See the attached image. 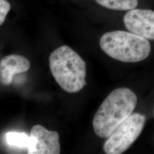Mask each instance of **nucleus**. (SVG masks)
Returning a JSON list of instances; mask_svg holds the SVG:
<instances>
[{
	"label": "nucleus",
	"instance_id": "3",
	"mask_svg": "<svg viewBox=\"0 0 154 154\" xmlns=\"http://www.w3.org/2000/svg\"><path fill=\"white\" fill-rule=\"evenodd\" d=\"M99 45L107 55L123 62L143 61L151 53V45L147 39L123 30L105 33Z\"/></svg>",
	"mask_w": 154,
	"mask_h": 154
},
{
	"label": "nucleus",
	"instance_id": "7",
	"mask_svg": "<svg viewBox=\"0 0 154 154\" xmlns=\"http://www.w3.org/2000/svg\"><path fill=\"white\" fill-rule=\"evenodd\" d=\"M30 67V61L22 55L11 54L4 57L0 62L1 83L5 86L10 85L14 75L26 72Z\"/></svg>",
	"mask_w": 154,
	"mask_h": 154
},
{
	"label": "nucleus",
	"instance_id": "10",
	"mask_svg": "<svg viewBox=\"0 0 154 154\" xmlns=\"http://www.w3.org/2000/svg\"><path fill=\"white\" fill-rule=\"evenodd\" d=\"M11 9V4L7 0H0V25H2Z\"/></svg>",
	"mask_w": 154,
	"mask_h": 154
},
{
	"label": "nucleus",
	"instance_id": "2",
	"mask_svg": "<svg viewBox=\"0 0 154 154\" xmlns=\"http://www.w3.org/2000/svg\"><path fill=\"white\" fill-rule=\"evenodd\" d=\"M49 66L56 82L67 93H75L86 86V63L69 46L54 50L50 55Z\"/></svg>",
	"mask_w": 154,
	"mask_h": 154
},
{
	"label": "nucleus",
	"instance_id": "4",
	"mask_svg": "<svg viewBox=\"0 0 154 154\" xmlns=\"http://www.w3.org/2000/svg\"><path fill=\"white\" fill-rule=\"evenodd\" d=\"M146 122V116L132 114L118 127L105 141L103 151L107 154H120L129 149L139 137Z\"/></svg>",
	"mask_w": 154,
	"mask_h": 154
},
{
	"label": "nucleus",
	"instance_id": "9",
	"mask_svg": "<svg viewBox=\"0 0 154 154\" xmlns=\"http://www.w3.org/2000/svg\"><path fill=\"white\" fill-rule=\"evenodd\" d=\"M6 140L9 146L19 148L28 149L30 143V137L23 132H8Z\"/></svg>",
	"mask_w": 154,
	"mask_h": 154
},
{
	"label": "nucleus",
	"instance_id": "8",
	"mask_svg": "<svg viewBox=\"0 0 154 154\" xmlns=\"http://www.w3.org/2000/svg\"><path fill=\"white\" fill-rule=\"evenodd\" d=\"M102 6L115 11H130L138 6V0H95Z\"/></svg>",
	"mask_w": 154,
	"mask_h": 154
},
{
	"label": "nucleus",
	"instance_id": "5",
	"mask_svg": "<svg viewBox=\"0 0 154 154\" xmlns=\"http://www.w3.org/2000/svg\"><path fill=\"white\" fill-rule=\"evenodd\" d=\"M29 154H59L61 152L60 136L54 131L37 125L32 127L30 134Z\"/></svg>",
	"mask_w": 154,
	"mask_h": 154
},
{
	"label": "nucleus",
	"instance_id": "1",
	"mask_svg": "<svg viewBox=\"0 0 154 154\" xmlns=\"http://www.w3.org/2000/svg\"><path fill=\"white\" fill-rule=\"evenodd\" d=\"M138 102L136 94L130 88H119L106 98L94 116L93 126L96 135L107 138L132 114Z\"/></svg>",
	"mask_w": 154,
	"mask_h": 154
},
{
	"label": "nucleus",
	"instance_id": "11",
	"mask_svg": "<svg viewBox=\"0 0 154 154\" xmlns=\"http://www.w3.org/2000/svg\"><path fill=\"white\" fill-rule=\"evenodd\" d=\"M153 113H154V111H153Z\"/></svg>",
	"mask_w": 154,
	"mask_h": 154
},
{
	"label": "nucleus",
	"instance_id": "6",
	"mask_svg": "<svg viewBox=\"0 0 154 154\" xmlns=\"http://www.w3.org/2000/svg\"><path fill=\"white\" fill-rule=\"evenodd\" d=\"M123 22L127 29L145 38L154 40V11L132 9L126 13Z\"/></svg>",
	"mask_w": 154,
	"mask_h": 154
}]
</instances>
